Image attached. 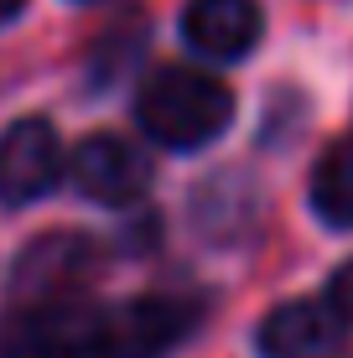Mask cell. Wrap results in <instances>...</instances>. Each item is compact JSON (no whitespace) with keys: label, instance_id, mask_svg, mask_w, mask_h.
Masks as SVG:
<instances>
[{"label":"cell","instance_id":"8992f818","mask_svg":"<svg viewBox=\"0 0 353 358\" xmlns=\"http://www.w3.org/2000/svg\"><path fill=\"white\" fill-rule=\"evenodd\" d=\"M265 31V16L254 0H192L182 10V36H187L192 52L218 57V63H234L245 57Z\"/></svg>","mask_w":353,"mask_h":358},{"label":"cell","instance_id":"30bf717a","mask_svg":"<svg viewBox=\"0 0 353 358\" xmlns=\"http://www.w3.org/2000/svg\"><path fill=\"white\" fill-rule=\"evenodd\" d=\"M327 306L343 317V327H353V260L333 275V286H327Z\"/></svg>","mask_w":353,"mask_h":358},{"label":"cell","instance_id":"8fae6325","mask_svg":"<svg viewBox=\"0 0 353 358\" xmlns=\"http://www.w3.org/2000/svg\"><path fill=\"white\" fill-rule=\"evenodd\" d=\"M21 6H27V0H0V21H10V16H21Z\"/></svg>","mask_w":353,"mask_h":358},{"label":"cell","instance_id":"9c48e42d","mask_svg":"<svg viewBox=\"0 0 353 358\" xmlns=\"http://www.w3.org/2000/svg\"><path fill=\"white\" fill-rule=\"evenodd\" d=\"M312 208L322 224L353 229V141H338L322 151L317 171H312Z\"/></svg>","mask_w":353,"mask_h":358},{"label":"cell","instance_id":"3957f363","mask_svg":"<svg viewBox=\"0 0 353 358\" xmlns=\"http://www.w3.org/2000/svg\"><path fill=\"white\" fill-rule=\"evenodd\" d=\"M63 141H57L52 120L27 115L16 125L0 130V203H31V197L52 192L63 177Z\"/></svg>","mask_w":353,"mask_h":358},{"label":"cell","instance_id":"5b68a950","mask_svg":"<svg viewBox=\"0 0 353 358\" xmlns=\"http://www.w3.org/2000/svg\"><path fill=\"white\" fill-rule=\"evenodd\" d=\"M94 270V250L83 239H63V234H47L36 239L16 265V296H27V306H42V301H68L73 291L89 280Z\"/></svg>","mask_w":353,"mask_h":358},{"label":"cell","instance_id":"277c9868","mask_svg":"<svg viewBox=\"0 0 353 358\" xmlns=\"http://www.w3.org/2000/svg\"><path fill=\"white\" fill-rule=\"evenodd\" d=\"M63 171L73 177V187L83 197H94V203H136V197L151 187V162L136 151V145L115 141V135H89V141H78L68 151Z\"/></svg>","mask_w":353,"mask_h":358},{"label":"cell","instance_id":"7a4b0ae2","mask_svg":"<svg viewBox=\"0 0 353 358\" xmlns=\"http://www.w3.org/2000/svg\"><path fill=\"white\" fill-rule=\"evenodd\" d=\"M0 358H145L130 338L125 317L94 312L83 301H42L27 306L0 332Z\"/></svg>","mask_w":353,"mask_h":358},{"label":"cell","instance_id":"ba28073f","mask_svg":"<svg viewBox=\"0 0 353 358\" xmlns=\"http://www.w3.org/2000/svg\"><path fill=\"white\" fill-rule=\"evenodd\" d=\"M120 317H125V327H130V338H136V348L151 358V353L177 348L187 332H198V322H203V301H198V296H182V291H156V296H141V301H130Z\"/></svg>","mask_w":353,"mask_h":358},{"label":"cell","instance_id":"52a82bcc","mask_svg":"<svg viewBox=\"0 0 353 358\" xmlns=\"http://www.w3.org/2000/svg\"><path fill=\"white\" fill-rule=\"evenodd\" d=\"M343 343V317L327 301H286L260 322L265 358H333Z\"/></svg>","mask_w":353,"mask_h":358},{"label":"cell","instance_id":"6da1fadb","mask_svg":"<svg viewBox=\"0 0 353 358\" xmlns=\"http://www.w3.org/2000/svg\"><path fill=\"white\" fill-rule=\"evenodd\" d=\"M136 120L151 141L172 151H198L234 120V94L203 68H156L136 94Z\"/></svg>","mask_w":353,"mask_h":358}]
</instances>
